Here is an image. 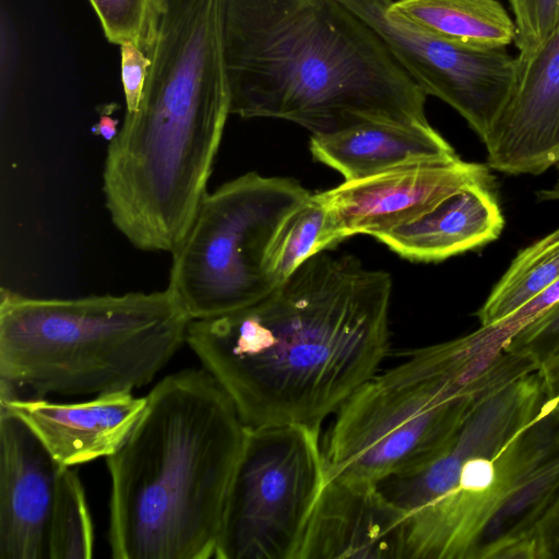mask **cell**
<instances>
[{
  "mask_svg": "<svg viewBox=\"0 0 559 559\" xmlns=\"http://www.w3.org/2000/svg\"><path fill=\"white\" fill-rule=\"evenodd\" d=\"M389 273L319 252L243 308L191 320L186 343L249 428L321 427L389 349Z\"/></svg>",
  "mask_w": 559,
  "mask_h": 559,
  "instance_id": "1",
  "label": "cell"
},
{
  "mask_svg": "<svg viewBox=\"0 0 559 559\" xmlns=\"http://www.w3.org/2000/svg\"><path fill=\"white\" fill-rule=\"evenodd\" d=\"M558 396L534 370L481 396L435 454L380 483L406 559H527L559 492Z\"/></svg>",
  "mask_w": 559,
  "mask_h": 559,
  "instance_id": "2",
  "label": "cell"
},
{
  "mask_svg": "<svg viewBox=\"0 0 559 559\" xmlns=\"http://www.w3.org/2000/svg\"><path fill=\"white\" fill-rule=\"evenodd\" d=\"M225 0H166L138 109L110 141L105 205L135 248L175 252L206 194L230 114Z\"/></svg>",
  "mask_w": 559,
  "mask_h": 559,
  "instance_id": "3",
  "label": "cell"
},
{
  "mask_svg": "<svg viewBox=\"0 0 559 559\" xmlns=\"http://www.w3.org/2000/svg\"><path fill=\"white\" fill-rule=\"evenodd\" d=\"M230 114L312 136L367 122L428 124L426 93L338 0H225Z\"/></svg>",
  "mask_w": 559,
  "mask_h": 559,
  "instance_id": "4",
  "label": "cell"
},
{
  "mask_svg": "<svg viewBox=\"0 0 559 559\" xmlns=\"http://www.w3.org/2000/svg\"><path fill=\"white\" fill-rule=\"evenodd\" d=\"M106 457L115 559L214 558L247 426L204 368L163 378Z\"/></svg>",
  "mask_w": 559,
  "mask_h": 559,
  "instance_id": "5",
  "label": "cell"
},
{
  "mask_svg": "<svg viewBox=\"0 0 559 559\" xmlns=\"http://www.w3.org/2000/svg\"><path fill=\"white\" fill-rule=\"evenodd\" d=\"M190 321L168 288L71 299L3 288L0 401L133 392L169 362Z\"/></svg>",
  "mask_w": 559,
  "mask_h": 559,
  "instance_id": "6",
  "label": "cell"
},
{
  "mask_svg": "<svg viewBox=\"0 0 559 559\" xmlns=\"http://www.w3.org/2000/svg\"><path fill=\"white\" fill-rule=\"evenodd\" d=\"M508 340L499 324L480 325L367 380L335 413L326 476L380 483L435 454L481 396L537 370L506 350Z\"/></svg>",
  "mask_w": 559,
  "mask_h": 559,
  "instance_id": "7",
  "label": "cell"
},
{
  "mask_svg": "<svg viewBox=\"0 0 559 559\" xmlns=\"http://www.w3.org/2000/svg\"><path fill=\"white\" fill-rule=\"evenodd\" d=\"M310 195L294 179L257 173L206 192L173 252L167 287L191 320L243 308L275 288L266 272L272 241Z\"/></svg>",
  "mask_w": 559,
  "mask_h": 559,
  "instance_id": "8",
  "label": "cell"
},
{
  "mask_svg": "<svg viewBox=\"0 0 559 559\" xmlns=\"http://www.w3.org/2000/svg\"><path fill=\"white\" fill-rule=\"evenodd\" d=\"M320 428L247 427L215 559H298L326 479Z\"/></svg>",
  "mask_w": 559,
  "mask_h": 559,
  "instance_id": "9",
  "label": "cell"
},
{
  "mask_svg": "<svg viewBox=\"0 0 559 559\" xmlns=\"http://www.w3.org/2000/svg\"><path fill=\"white\" fill-rule=\"evenodd\" d=\"M365 21L426 93L455 109L486 141L513 93L516 57L444 40L390 11L394 0H338Z\"/></svg>",
  "mask_w": 559,
  "mask_h": 559,
  "instance_id": "10",
  "label": "cell"
},
{
  "mask_svg": "<svg viewBox=\"0 0 559 559\" xmlns=\"http://www.w3.org/2000/svg\"><path fill=\"white\" fill-rule=\"evenodd\" d=\"M469 185H493L488 165L452 159L397 166L319 193L338 241L362 234L377 237L407 223Z\"/></svg>",
  "mask_w": 559,
  "mask_h": 559,
  "instance_id": "11",
  "label": "cell"
},
{
  "mask_svg": "<svg viewBox=\"0 0 559 559\" xmlns=\"http://www.w3.org/2000/svg\"><path fill=\"white\" fill-rule=\"evenodd\" d=\"M63 467L16 414L0 406V559H48Z\"/></svg>",
  "mask_w": 559,
  "mask_h": 559,
  "instance_id": "12",
  "label": "cell"
},
{
  "mask_svg": "<svg viewBox=\"0 0 559 559\" xmlns=\"http://www.w3.org/2000/svg\"><path fill=\"white\" fill-rule=\"evenodd\" d=\"M487 165L508 175H539L559 165V24L525 61L513 93L484 142Z\"/></svg>",
  "mask_w": 559,
  "mask_h": 559,
  "instance_id": "13",
  "label": "cell"
},
{
  "mask_svg": "<svg viewBox=\"0 0 559 559\" xmlns=\"http://www.w3.org/2000/svg\"><path fill=\"white\" fill-rule=\"evenodd\" d=\"M407 520L378 483L326 476L298 559H406Z\"/></svg>",
  "mask_w": 559,
  "mask_h": 559,
  "instance_id": "14",
  "label": "cell"
},
{
  "mask_svg": "<svg viewBox=\"0 0 559 559\" xmlns=\"http://www.w3.org/2000/svg\"><path fill=\"white\" fill-rule=\"evenodd\" d=\"M145 404V396L136 397L131 391L104 393L78 403H56L45 397L0 401V406L16 414L64 467L116 453Z\"/></svg>",
  "mask_w": 559,
  "mask_h": 559,
  "instance_id": "15",
  "label": "cell"
},
{
  "mask_svg": "<svg viewBox=\"0 0 559 559\" xmlns=\"http://www.w3.org/2000/svg\"><path fill=\"white\" fill-rule=\"evenodd\" d=\"M503 225L493 185H469L376 239L407 260L438 262L496 240Z\"/></svg>",
  "mask_w": 559,
  "mask_h": 559,
  "instance_id": "16",
  "label": "cell"
},
{
  "mask_svg": "<svg viewBox=\"0 0 559 559\" xmlns=\"http://www.w3.org/2000/svg\"><path fill=\"white\" fill-rule=\"evenodd\" d=\"M310 152L316 160L337 170L345 181L405 164L457 157L429 123L367 122L337 133L311 136Z\"/></svg>",
  "mask_w": 559,
  "mask_h": 559,
  "instance_id": "17",
  "label": "cell"
},
{
  "mask_svg": "<svg viewBox=\"0 0 559 559\" xmlns=\"http://www.w3.org/2000/svg\"><path fill=\"white\" fill-rule=\"evenodd\" d=\"M390 11L431 34L475 49H504L516 26L498 0H394Z\"/></svg>",
  "mask_w": 559,
  "mask_h": 559,
  "instance_id": "18",
  "label": "cell"
},
{
  "mask_svg": "<svg viewBox=\"0 0 559 559\" xmlns=\"http://www.w3.org/2000/svg\"><path fill=\"white\" fill-rule=\"evenodd\" d=\"M559 282V227L521 250L476 312L493 324Z\"/></svg>",
  "mask_w": 559,
  "mask_h": 559,
  "instance_id": "19",
  "label": "cell"
},
{
  "mask_svg": "<svg viewBox=\"0 0 559 559\" xmlns=\"http://www.w3.org/2000/svg\"><path fill=\"white\" fill-rule=\"evenodd\" d=\"M338 242L325 203L319 193L311 194L284 221L272 241L266 272L274 287L309 258Z\"/></svg>",
  "mask_w": 559,
  "mask_h": 559,
  "instance_id": "20",
  "label": "cell"
},
{
  "mask_svg": "<svg viewBox=\"0 0 559 559\" xmlns=\"http://www.w3.org/2000/svg\"><path fill=\"white\" fill-rule=\"evenodd\" d=\"M94 530L84 487L71 467L60 473L51 513L48 559H88Z\"/></svg>",
  "mask_w": 559,
  "mask_h": 559,
  "instance_id": "21",
  "label": "cell"
},
{
  "mask_svg": "<svg viewBox=\"0 0 559 559\" xmlns=\"http://www.w3.org/2000/svg\"><path fill=\"white\" fill-rule=\"evenodd\" d=\"M88 1L109 43H130L148 56L166 0Z\"/></svg>",
  "mask_w": 559,
  "mask_h": 559,
  "instance_id": "22",
  "label": "cell"
},
{
  "mask_svg": "<svg viewBox=\"0 0 559 559\" xmlns=\"http://www.w3.org/2000/svg\"><path fill=\"white\" fill-rule=\"evenodd\" d=\"M506 350L531 359L551 396L559 394V300L506 343Z\"/></svg>",
  "mask_w": 559,
  "mask_h": 559,
  "instance_id": "23",
  "label": "cell"
},
{
  "mask_svg": "<svg viewBox=\"0 0 559 559\" xmlns=\"http://www.w3.org/2000/svg\"><path fill=\"white\" fill-rule=\"evenodd\" d=\"M516 26L518 62L530 58L559 24V0H509Z\"/></svg>",
  "mask_w": 559,
  "mask_h": 559,
  "instance_id": "24",
  "label": "cell"
},
{
  "mask_svg": "<svg viewBox=\"0 0 559 559\" xmlns=\"http://www.w3.org/2000/svg\"><path fill=\"white\" fill-rule=\"evenodd\" d=\"M151 58L139 47L126 43L120 46L121 82L127 114L134 112L141 102Z\"/></svg>",
  "mask_w": 559,
  "mask_h": 559,
  "instance_id": "25",
  "label": "cell"
},
{
  "mask_svg": "<svg viewBox=\"0 0 559 559\" xmlns=\"http://www.w3.org/2000/svg\"><path fill=\"white\" fill-rule=\"evenodd\" d=\"M556 558H559V492L537 524L528 548V559Z\"/></svg>",
  "mask_w": 559,
  "mask_h": 559,
  "instance_id": "26",
  "label": "cell"
},
{
  "mask_svg": "<svg viewBox=\"0 0 559 559\" xmlns=\"http://www.w3.org/2000/svg\"><path fill=\"white\" fill-rule=\"evenodd\" d=\"M116 126L117 120L107 115H104L100 117L98 123L94 126L93 132L97 135H102L108 141H111L118 133Z\"/></svg>",
  "mask_w": 559,
  "mask_h": 559,
  "instance_id": "27",
  "label": "cell"
},
{
  "mask_svg": "<svg viewBox=\"0 0 559 559\" xmlns=\"http://www.w3.org/2000/svg\"><path fill=\"white\" fill-rule=\"evenodd\" d=\"M538 201H559V179L551 187L536 192Z\"/></svg>",
  "mask_w": 559,
  "mask_h": 559,
  "instance_id": "28",
  "label": "cell"
},
{
  "mask_svg": "<svg viewBox=\"0 0 559 559\" xmlns=\"http://www.w3.org/2000/svg\"><path fill=\"white\" fill-rule=\"evenodd\" d=\"M557 408L559 411V394H558V399H557Z\"/></svg>",
  "mask_w": 559,
  "mask_h": 559,
  "instance_id": "29",
  "label": "cell"
}]
</instances>
